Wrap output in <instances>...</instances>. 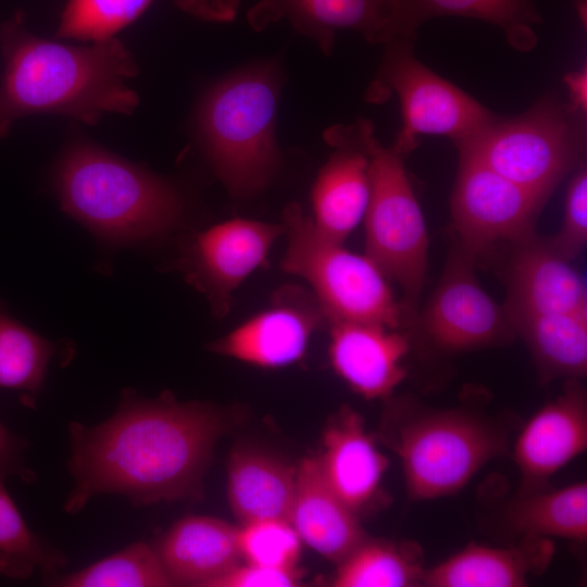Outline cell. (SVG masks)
Here are the masks:
<instances>
[{
	"label": "cell",
	"instance_id": "37",
	"mask_svg": "<svg viewBox=\"0 0 587 587\" xmlns=\"http://www.w3.org/2000/svg\"><path fill=\"white\" fill-rule=\"evenodd\" d=\"M564 84L569 90L567 109L577 115L585 117L587 111V68L570 72L564 76Z\"/></svg>",
	"mask_w": 587,
	"mask_h": 587
},
{
	"label": "cell",
	"instance_id": "8",
	"mask_svg": "<svg viewBox=\"0 0 587 587\" xmlns=\"http://www.w3.org/2000/svg\"><path fill=\"white\" fill-rule=\"evenodd\" d=\"M369 155L371 193L364 216L365 254L403 292V305L414 315L428 253L425 218L410 183L403 157L383 146L371 120L357 121Z\"/></svg>",
	"mask_w": 587,
	"mask_h": 587
},
{
	"label": "cell",
	"instance_id": "5",
	"mask_svg": "<svg viewBox=\"0 0 587 587\" xmlns=\"http://www.w3.org/2000/svg\"><path fill=\"white\" fill-rule=\"evenodd\" d=\"M277 101L276 77L263 67L226 77L200 104L197 120L201 145L234 198L255 196L275 173Z\"/></svg>",
	"mask_w": 587,
	"mask_h": 587
},
{
	"label": "cell",
	"instance_id": "11",
	"mask_svg": "<svg viewBox=\"0 0 587 587\" xmlns=\"http://www.w3.org/2000/svg\"><path fill=\"white\" fill-rule=\"evenodd\" d=\"M547 200L459 153L451 218L458 242L476 258L500 242L512 245L535 233Z\"/></svg>",
	"mask_w": 587,
	"mask_h": 587
},
{
	"label": "cell",
	"instance_id": "12",
	"mask_svg": "<svg viewBox=\"0 0 587 587\" xmlns=\"http://www.w3.org/2000/svg\"><path fill=\"white\" fill-rule=\"evenodd\" d=\"M283 224L233 218L202 230L185 243L179 268L204 294L217 316L230 309L235 290L257 270L268 265Z\"/></svg>",
	"mask_w": 587,
	"mask_h": 587
},
{
	"label": "cell",
	"instance_id": "19",
	"mask_svg": "<svg viewBox=\"0 0 587 587\" xmlns=\"http://www.w3.org/2000/svg\"><path fill=\"white\" fill-rule=\"evenodd\" d=\"M317 457L332 489L357 514L377 498L389 463L357 411L346 405L329 420Z\"/></svg>",
	"mask_w": 587,
	"mask_h": 587
},
{
	"label": "cell",
	"instance_id": "13",
	"mask_svg": "<svg viewBox=\"0 0 587 587\" xmlns=\"http://www.w3.org/2000/svg\"><path fill=\"white\" fill-rule=\"evenodd\" d=\"M325 325L326 316L313 292L288 284L273 294L267 308L209 349L258 367H283L300 361L313 334Z\"/></svg>",
	"mask_w": 587,
	"mask_h": 587
},
{
	"label": "cell",
	"instance_id": "23",
	"mask_svg": "<svg viewBox=\"0 0 587 587\" xmlns=\"http://www.w3.org/2000/svg\"><path fill=\"white\" fill-rule=\"evenodd\" d=\"M394 38L414 41L426 22L442 16L479 20L499 28L510 47L533 50L542 16L535 0H394ZM391 39V40H392Z\"/></svg>",
	"mask_w": 587,
	"mask_h": 587
},
{
	"label": "cell",
	"instance_id": "3",
	"mask_svg": "<svg viewBox=\"0 0 587 587\" xmlns=\"http://www.w3.org/2000/svg\"><path fill=\"white\" fill-rule=\"evenodd\" d=\"M54 180L63 209L110 241L157 238L184 218L170 182L95 145L71 146Z\"/></svg>",
	"mask_w": 587,
	"mask_h": 587
},
{
	"label": "cell",
	"instance_id": "16",
	"mask_svg": "<svg viewBox=\"0 0 587 587\" xmlns=\"http://www.w3.org/2000/svg\"><path fill=\"white\" fill-rule=\"evenodd\" d=\"M507 268L508 315L532 313L587 314L586 286L579 274L535 233L512 243Z\"/></svg>",
	"mask_w": 587,
	"mask_h": 587
},
{
	"label": "cell",
	"instance_id": "7",
	"mask_svg": "<svg viewBox=\"0 0 587 587\" xmlns=\"http://www.w3.org/2000/svg\"><path fill=\"white\" fill-rule=\"evenodd\" d=\"M457 148L459 153L549 198L562 178L585 162V126L583 116L555 97L546 96L516 116L495 115Z\"/></svg>",
	"mask_w": 587,
	"mask_h": 587
},
{
	"label": "cell",
	"instance_id": "26",
	"mask_svg": "<svg viewBox=\"0 0 587 587\" xmlns=\"http://www.w3.org/2000/svg\"><path fill=\"white\" fill-rule=\"evenodd\" d=\"M504 529L514 537L587 539V485L517 494L502 511Z\"/></svg>",
	"mask_w": 587,
	"mask_h": 587
},
{
	"label": "cell",
	"instance_id": "17",
	"mask_svg": "<svg viewBox=\"0 0 587 587\" xmlns=\"http://www.w3.org/2000/svg\"><path fill=\"white\" fill-rule=\"evenodd\" d=\"M394 18V0H260L247 13L257 32L287 20L296 32L315 40L326 55L338 30L358 32L373 45L390 41Z\"/></svg>",
	"mask_w": 587,
	"mask_h": 587
},
{
	"label": "cell",
	"instance_id": "34",
	"mask_svg": "<svg viewBox=\"0 0 587 587\" xmlns=\"http://www.w3.org/2000/svg\"><path fill=\"white\" fill-rule=\"evenodd\" d=\"M298 567L283 569L259 564H238L211 587H295L302 583Z\"/></svg>",
	"mask_w": 587,
	"mask_h": 587
},
{
	"label": "cell",
	"instance_id": "36",
	"mask_svg": "<svg viewBox=\"0 0 587 587\" xmlns=\"http://www.w3.org/2000/svg\"><path fill=\"white\" fill-rule=\"evenodd\" d=\"M241 0H174L184 12L208 22H232Z\"/></svg>",
	"mask_w": 587,
	"mask_h": 587
},
{
	"label": "cell",
	"instance_id": "1",
	"mask_svg": "<svg viewBox=\"0 0 587 587\" xmlns=\"http://www.w3.org/2000/svg\"><path fill=\"white\" fill-rule=\"evenodd\" d=\"M223 414L207 403L157 399L125 390L115 413L96 426L70 425L68 470L74 485L64 510L78 513L91 498L114 494L134 505L198 498Z\"/></svg>",
	"mask_w": 587,
	"mask_h": 587
},
{
	"label": "cell",
	"instance_id": "25",
	"mask_svg": "<svg viewBox=\"0 0 587 587\" xmlns=\"http://www.w3.org/2000/svg\"><path fill=\"white\" fill-rule=\"evenodd\" d=\"M515 336L526 344L542 383L578 380L587 372V314L508 315Z\"/></svg>",
	"mask_w": 587,
	"mask_h": 587
},
{
	"label": "cell",
	"instance_id": "20",
	"mask_svg": "<svg viewBox=\"0 0 587 587\" xmlns=\"http://www.w3.org/2000/svg\"><path fill=\"white\" fill-rule=\"evenodd\" d=\"M237 532L223 520L188 515L175 522L154 549L173 586L211 587L242 560Z\"/></svg>",
	"mask_w": 587,
	"mask_h": 587
},
{
	"label": "cell",
	"instance_id": "4",
	"mask_svg": "<svg viewBox=\"0 0 587 587\" xmlns=\"http://www.w3.org/2000/svg\"><path fill=\"white\" fill-rule=\"evenodd\" d=\"M383 438L399 458L414 501L457 494L509 446L508 428L494 417L409 399L389 405Z\"/></svg>",
	"mask_w": 587,
	"mask_h": 587
},
{
	"label": "cell",
	"instance_id": "32",
	"mask_svg": "<svg viewBox=\"0 0 587 587\" xmlns=\"http://www.w3.org/2000/svg\"><path fill=\"white\" fill-rule=\"evenodd\" d=\"M241 559L272 567H297L301 539L288 521L262 520L240 524L237 532Z\"/></svg>",
	"mask_w": 587,
	"mask_h": 587
},
{
	"label": "cell",
	"instance_id": "38",
	"mask_svg": "<svg viewBox=\"0 0 587 587\" xmlns=\"http://www.w3.org/2000/svg\"><path fill=\"white\" fill-rule=\"evenodd\" d=\"M573 2H574V9L576 11L578 20L580 21L582 24H584V26H586L587 1L586 0H573Z\"/></svg>",
	"mask_w": 587,
	"mask_h": 587
},
{
	"label": "cell",
	"instance_id": "10",
	"mask_svg": "<svg viewBox=\"0 0 587 587\" xmlns=\"http://www.w3.org/2000/svg\"><path fill=\"white\" fill-rule=\"evenodd\" d=\"M476 257L457 242L442 275L417 319L427 345L442 353H460L502 345L515 337L504 307L483 288Z\"/></svg>",
	"mask_w": 587,
	"mask_h": 587
},
{
	"label": "cell",
	"instance_id": "29",
	"mask_svg": "<svg viewBox=\"0 0 587 587\" xmlns=\"http://www.w3.org/2000/svg\"><path fill=\"white\" fill-rule=\"evenodd\" d=\"M48 582L61 587L173 586L155 549L143 541L134 542L85 569Z\"/></svg>",
	"mask_w": 587,
	"mask_h": 587
},
{
	"label": "cell",
	"instance_id": "33",
	"mask_svg": "<svg viewBox=\"0 0 587 587\" xmlns=\"http://www.w3.org/2000/svg\"><path fill=\"white\" fill-rule=\"evenodd\" d=\"M553 248L566 260H574L587 241V168L583 162L575 168L565 196L560 230L549 237Z\"/></svg>",
	"mask_w": 587,
	"mask_h": 587
},
{
	"label": "cell",
	"instance_id": "9",
	"mask_svg": "<svg viewBox=\"0 0 587 587\" xmlns=\"http://www.w3.org/2000/svg\"><path fill=\"white\" fill-rule=\"evenodd\" d=\"M384 54L365 99L380 103L396 95L402 124L392 148L402 157L413 151L421 136H442L454 145L477 133L495 114L471 95L442 78L414 54V41L395 38Z\"/></svg>",
	"mask_w": 587,
	"mask_h": 587
},
{
	"label": "cell",
	"instance_id": "6",
	"mask_svg": "<svg viewBox=\"0 0 587 587\" xmlns=\"http://www.w3.org/2000/svg\"><path fill=\"white\" fill-rule=\"evenodd\" d=\"M282 220L287 246L280 267L310 285L327 325L362 322L400 330L411 326L413 315L366 254L351 252L322 234L296 202L284 209Z\"/></svg>",
	"mask_w": 587,
	"mask_h": 587
},
{
	"label": "cell",
	"instance_id": "22",
	"mask_svg": "<svg viewBox=\"0 0 587 587\" xmlns=\"http://www.w3.org/2000/svg\"><path fill=\"white\" fill-rule=\"evenodd\" d=\"M554 553L548 538H522L511 547L470 544L433 567L425 569L426 587H521L545 571Z\"/></svg>",
	"mask_w": 587,
	"mask_h": 587
},
{
	"label": "cell",
	"instance_id": "21",
	"mask_svg": "<svg viewBox=\"0 0 587 587\" xmlns=\"http://www.w3.org/2000/svg\"><path fill=\"white\" fill-rule=\"evenodd\" d=\"M289 523L302 542L337 564L366 538L358 514L325 479L317 455L303 458L297 466Z\"/></svg>",
	"mask_w": 587,
	"mask_h": 587
},
{
	"label": "cell",
	"instance_id": "15",
	"mask_svg": "<svg viewBox=\"0 0 587 587\" xmlns=\"http://www.w3.org/2000/svg\"><path fill=\"white\" fill-rule=\"evenodd\" d=\"M333 153L319 171L311 190L316 228L344 243L363 222L371 193L369 155L357 122L334 125L324 133Z\"/></svg>",
	"mask_w": 587,
	"mask_h": 587
},
{
	"label": "cell",
	"instance_id": "27",
	"mask_svg": "<svg viewBox=\"0 0 587 587\" xmlns=\"http://www.w3.org/2000/svg\"><path fill=\"white\" fill-rule=\"evenodd\" d=\"M337 565L335 587L422 586L426 569L416 544L367 537Z\"/></svg>",
	"mask_w": 587,
	"mask_h": 587
},
{
	"label": "cell",
	"instance_id": "28",
	"mask_svg": "<svg viewBox=\"0 0 587 587\" xmlns=\"http://www.w3.org/2000/svg\"><path fill=\"white\" fill-rule=\"evenodd\" d=\"M65 557L27 526L0 478V575L24 579L36 570L52 578Z\"/></svg>",
	"mask_w": 587,
	"mask_h": 587
},
{
	"label": "cell",
	"instance_id": "14",
	"mask_svg": "<svg viewBox=\"0 0 587 587\" xmlns=\"http://www.w3.org/2000/svg\"><path fill=\"white\" fill-rule=\"evenodd\" d=\"M540 408L522 427L513 446L521 476L517 494L547 487L550 478L587 448V398L577 380Z\"/></svg>",
	"mask_w": 587,
	"mask_h": 587
},
{
	"label": "cell",
	"instance_id": "31",
	"mask_svg": "<svg viewBox=\"0 0 587 587\" xmlns=\"http://www.w3.org/2000/svg\"><path fill=\"white\" fill-rule=\"evenodd\" d=\"M152 0H68L57 29L59 38L101 41L137 20Z\"/></svg>",
	"mask_w": 587,
	"mask_h": 587
},
{
	"label": "cell",
	"instance_id": "35",
	"mask_svg": "<svg viewBox=\"0 0 587 587\" xmlns=\"http://www.w3.org/2000/svg\"><path fill=\"white\" fill-rule=\"evenodd\" d=\"M27 444L0 423V478L17 476L30 483L35 478L26 466L24 451Z\"/></svg>",
	"mask_w": 587,
	"mask_h": 587
},
{
	"label": "cell",
	"instance_id": "30",
	"mask_svg": "<svg viewBox=\"0 0 587 587\" xmlns=\"http://www.w3.org/2000/svg\"><path fill=\"white\" fill-rule=\"evenodd\" d=\"M52 354L49 341L0 311V387L37 392Z\"/></svg>",
	"mask_w": 587,
	"mask_h": 587
},
{
	"label": "cell",
	"instance_id": "18",
	"mask_svg": "<svg viewBox=\"0 0 587 587\" xmlns=\"http://www.w3.org/2000/svg\"><path fill=\"white\" fill-rule=\"evenodd\" d=\"M329 362L335 373L365 399H387L407 376L409 336L400 329L362 322H334Z\"/></svg>",
	"mask_w": 587,
	"mask_h": 587
},
{
	"label": "cell",
	"instance_id": "24",
	"mask_svg": "<svg viewBox=\"0 0 587 587\" xmlns=\"http://www.w3.org/2000/svg\"><path fill=\"white\" fill-rule=\"evenodd\" d=\"M227 474L229 507L240 524L262 520L289 522L297 466L239 448L230 453Z\"/></svg>",
	"mask_w": 587,
	"mask_h": 587
},
{
	"label": "cell",
	"instance_id": "2",
	"mask_svg": "<svg viewBox=\"0 0 587 587\" xmlns=\"http://www.w3.org/2000/svg\"><path fill=\"white\" fill-rule=\"evenodd\" d=\"M0 45V138L30 114L55 113L92 125L104 113L130 114L139 102L126 85L137 64L115 37L87 47L47 40L32 34L24 12L16 11L1 24Z\"/></svg>",
	"mask_w": 587,
	"mask_h": 587
}]
</instances>
